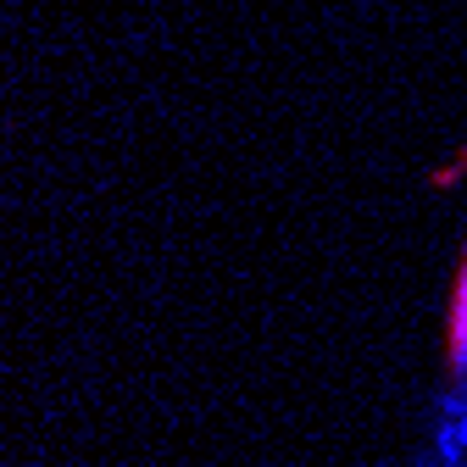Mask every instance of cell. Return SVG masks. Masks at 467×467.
Listing matches in <instances>:
<instances>
[{
  "instance_id": "obj_1",
  "label": "cell",
  "mask_w": 467,
  "mask_h": 467,
  "mask_svg": "<svg viewBox=\"0 0 467 467\" xmlns=\"http://www.w3.org/2000/svg\"><path fill=\"white\" fill-rule=\"evenodd\" d=\"M445 368L462 379L467 373V256L456 267V289H451V323H445Z\"/></svg>"
}]
</instances>
